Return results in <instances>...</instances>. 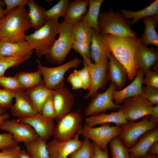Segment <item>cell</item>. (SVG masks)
I'll return each instance as SVG.
<instances>
[{
    "label": "cell",
    "instance_id": "12",
    "mask_svg": "<svg viewBox=\"0 0 158 158\" xmlns=\"http://www.w3.org/2000/svg\"><path fill=\"white\" fill-rule=\"evenodd\" d=\"M0 129L12 133L13 139L18 144L20 142L28 143L39 137L30 125L20 123L13 119L6 120Z\"/></svg>",
    "mask_w": 158,
    "mask_h": 158
},
{
    "label": "cell",
    "instance_id": "27",
    "mask_svg": "<svg viewBox=\"0 0 158 158\" xmlns=\"http://www.w3.org/2000/svg\"><path fill=\"white\" fill-rule=\"evenodd\" d=\"M89 0H76L69 1L66 12L63 16V21L74 24L81 19L87 11Z\"/></svg>",
    "mask_w": 158,
    "mask_h": 158
},
{
    "label": "cell",
    "instance_id": "36",
    "mask_svg": "<svg viewBox=\"0 0 158 158\" xmlns=\"http://www.w3.org/2000/svg\"><path fill=\"white\" fill-rule=\"evenodd\" d=\"M30 57V56L16 57H0V76L4 75L5 71L8 68L19 66Z\"/></svg>",
    "mask_w": 158,
    "mask_h": 158
},
{
    "label": "cell",
    "instance_id": "37",
    "mask_svg": "<svg viewBox=\"0 0 158 158\" xmlns=\"http://www.w3.org/2000/svg\"><path fill=\"white\" fill-rule=\"evenodd\" d=\"M94 153V147L89 139L85 138L80 147L70 154L69 158H92Z\"/></svg>",
    "mask_w": 158,
    "mask_h": 158
},
{
    "label": "cell",
    "instance_id": "4",
    "mask_svg": "<svg viewBox=\"0 0 158 158\" xmlns=\"http://www.w3.org/2000/svg\"><path fill=\"white\" fill-rule=\"evenodd\" d=\"M99 33L121 37H136L131 28V25L120 13L114 12L111 8L106 12L100 13L98 18Z\"/></svg>",
    "mask_w": 158,
    "mask_h": 158
},
{
    "label": "cell",
    "instance_id": "30",
    "mask_svg": "<svg viewBox=\"0 0 158 158\" xmlns=\"http://www.w3.org/2000/svg\"><path fill=\"white\" fill-rule=\"evenodd\" d=\"M47 142L39 137L36 140L24 144L31 158H49Z\"/></svg>",
    "mask_w": 158,
    "mask_h": 158
},
{
    "label": "cell",
    "instance_id": "56",
    "mask_svg": "<svg viewBox=\"0 0 158 158\" xmlns=\"http://www.w3.org/2000/svg\"><path fill=\"white\" fill-rule=\"evenodd\" d=\"M4 112L0 109V116H1L4 114Z\"/></svg>",
    "mask_w": 158,
    "mask_h": 158
},
{
    "label": "cell",
    "instance_id": "53",
    "mask_svg": "<svg viewBox=\"0 0 158 158\" xmlns=\"http://www.w3.org/2000/svg\"><path fill=\"white\" fill-rule=\"evenodd\" d=\"M19 157V158H31L27 152L21 149L20 150Z\"/></svg>",
    "mask_w": 158,
    "mask_h": 158
},
{
    "label": "cell",
    "instance_id": "47",
    "mask_svg": "<svg viewBox=\"0 0 158 158\" xmlns=\"http://www.w3.org/2000/svg\"><path fill=\"white\" fill-rule=\"evenodd\" d=\"M20 147L17 145L14 147L3 149L0 152V158H19Z\"/></svg>",
    "mask_w": 158,
    "mask_h": 158
},
{
    "label": "cell",
    "instance_id": "2",
    "mask_svg": "<svg viewBox=\"0 0 158 158\" xmlns=\"http://www.w3.org/2000/svg\"><path fill=\"white\" fill-rule=\"evenodd\" d=\"M25 5L11 10L0 24L1 40L15 42L25 40V32L32 27Z\"/></svg>",
    "mask_w": 158,
    "mask_h": 158
},
{
    "label": "cell",
    "instance_id": "50",
    "mask_svg": "<svg viewBox=\"0 0 158 158\" xmlns=\"http://www.w3.org/2000/svg\"><path fill=\"white\" fill-rule=\"evenodd\" d=\"M149 120L152 122L158 123V105L154 106L151 114L148 116Z\"/></svg>",
    "mask_w": 158,
    "mask_h": 158
},
{
    "label": "cell",
    "instance_id": "16",
    "mask_svg": "<svg viewBox=\"0 0 158 158\" xmlns=\"http://www.w3.org/2000/svg\"><path fill=\"white\" fill-rule=\"evenodd\" d=\"M58 121L70 112L74 105L75 97L69 89L64 87L54 90L52 94Z\"/></svg>",
    "mask_w": 158,
    "mask_h": 158
},
{
    "label": "cell",
    "instance_id": "43",
    "mask_svg": "<svg viewBox=\"0 0 158 158\" xmlns=\"http://www.w3.org/2000/svg\"><path fill=\"white\" fill-rule=\"evenodd\" d=\"M84 67L81 70H77L78 74L83 83V89L89 90L91 85V78L88 65L83 61Z\"/></svg>",
    "mask_w": 158,
    "mask_h": 158
},
{
    "label": "cell",
    "instance_id": "29",
    "mask_svg": "<svg viewBox=\"0 0 158 158\" xmlns=\"http://www.w3.org/2000/svg\"><path fill=\"white\" fill-rule=\"evenodd\" d=\"M26 5L29 8L28 16L32 27L35 31L37 30L46 23L44 17L45 8L40 6L33 0H28Z\"/></svg>",
    "mask_w": 158,
    "mask_h": 158
},
{
    "label": "cell",
    "instance_id": "18",
    "mask_svg": "<svg viewBox=\"0 0 158 158\" xmlns=\"http://www.w3.org/2000/svg\"><path fill=\"white\" fill-rule=\"evenodd\" d=\"M90 48L94 63H97L102 60H109L111 52L105 35L94 30Z\"/></svg>",
    "mask_w": 158,
    "mask_h": 158
},
{
    "label": "cell",
    "instance_id": "23",
    "mask_svg": "<svg viewBox=\"0 0 158 158\" xmlns=\"http://www.w3.org/2000/svg\"><path fill=\"white\" fill-rule=\"evenodd\" d=\"M158 141V128L156 127L143 134L137 143L129 149L130 154L138 157L145 156L151 146Z\"/></svg>",
    "mask_w": 158,
    "mask_h": 158
},
{
    "label": "cell",
    "instance_id": "54",
    "mask_svg": "<svg viewBox=\"0 0 158 158\" xmlns=\"http://www.w3.org/2000/svg\"><path fill=\"white\" fill-rule=\"evenodd\" d=\"M5 4V2L3 1H0V18L1 20L4 19L5 16L4 14V10L2 8V6H4Z\"/></svg>",
    "mask_w": 158,
    "mask_h": 158
},
{
    "label": "cell",
    "instance_id": "1",
    "mask_svg": "<svg viewBox=\"0 0 158 158\" xmlns=\"http://www.w3.org/2000/svg\"><path fill=\"white\" fill-rule=\"evenodd\" d=\"M105 35L111 53L126 69L128 79L133 80L138 70L134 55L137 47L141 43L140 38L136 37Z\"/></svg>",
    "mask_w": 158,
    "mask_h": 158
},
{
    "label": "cell",
    "instance_id": "10",
    "mask_svg": "<svg viewBox=\"0 0 158 158\" xmlns=\"http://www.w3.org/2000/svg\"><path fill=\"white\" fill-rule=\"evenodd\" d=\"M120 109L128 121H135L148 116L152 112L153 105L142 95H139L125 99Z\"/></svg>",
    "mask_w": 158,
    "mask_h": 158
},
{
    "label": "cell",
    "instance_id": "25",
    "mask_svg": "<svg viewBox=\"0 0 158 158\" xmlns=\"http://www.w3.org/2000/svg\"><path fill=\"white\" fill-rule=\"evenodd\" d=\"M54 90L47 88L43 82L31 89L25 90L26 96L39 113L41 114V107L46 99L51 95Z\"/></svg>",
    "mask_w": 158,
    "mask_h": 158
},
{
    "label": "cell",
    "instance_id": "40",
    "mask_svg": "<svg viewBox=\"0 0 158 158\" xmlns=\"http://www.w3.org/2000/svg\"><path fill=\"white\" fill-rule=\"evenodd\" d=\"M0 87L13 91L24 90L14 76L6 77L4 75L0 76Z\"/></svg>",
    "mask_w": 158,
    "mask_h": 158
},
{
    "label": "cell",
    "instance_id": "59",
    "mask_svg": "<svg viewBox=\"0 0 158 158\" xmlns=\"http://www.w3.org/2000/svg\"><path fill=\"white\" fill-rule=\"evenodd\" d=\"M1 40V37H0V42Z\"/></svg>",
    "mask_w": 158,
    "mask_h": 158
},
{
    "label": "cell",
    "instance_id": "46",
    "mask_svg": "<svg viewBox=\"0 0 158 158\" xmlns=\"http://www.w3.org/2000/svg\"><path fill=\"white\" fill-rule=\"evenodd\" d=\"M67 80L71 83L73 90H76L83 88V82L78 73L77 70H74L72 73L69 75Z\"/></svg>",
    "mask_w": 158,
    "mask_h": 158
},
{
    "label": "cell",
    "instance_id": "22",
    "mask_svg": "<svg viewBox=\"0 0 158 158\" xmlns=\"http://www.w3.org/2000/svg\"><path fill=\"white\" fill-rule=\"evenodd\" d=\"M24 90L22 89L14 91L16 102L10 109L12 115L14 116H30L38 113L26 96Z\"/></svg>",
    "mask_w": 158,
    "mask_h": 158
},
{
    "label": "cell",
    "instance_id": "9",
    "mask_svg": "<svg viewBox=\"0 0 158 158\" xmlns=\"http://www.w3.org/2000/svg\"><path fill=\"white\" fill-rule=\"evenodd\" d=\"M157 126L158 124L150 121L147 116L139 121H128L121 125V131L118 136L124 145L129 149L143 134Z\"/></svg>",
    "mask_w": 158,
    "mask_h": 158
},
{
    "label": "cell",
    "instance_id": "7",
    "mask_svg": "<svg viewBox=\"0 0 158 158\" xmlns=\"http://www.w3.org/2000/svg\"><path fill=\"white\" fill-rule=\"evenodd\" d=\"M83 127L80 111L70 112L57 121L54 130V139L60 141L72 139L81 132Z\"/></svg>",
    "mask_w": 158,
    "mask_h": 158
},
{
    "label": "cell",
    "instance_id": "14",
    "mask_svg": "<svg viewBox=\"0 0 158 158\" xmlns=\"http://www.w3.org/2000/svg\"><path fill=\"white\" fill-rule=\"evenodd\" d=\"M17 120L20 123L30 125L39 137L44 140L47 141L53 136L55 126L54 120L46 117L41 114L18 118Z\"/></svg>",
    "mask_w": 158,
    "mask_h": 158
},
{
    "label": "cell",
    "instance_id": "28",
    "mask_svg": "<svg viewBox=\"0 0 158 158\" xmlns=\"http://www.w3.org/2000/svg\"><path fill=\"white\" fill-rule=\"evenodd\" d=\"M121 14L127 19L132 18L131 25L137 23L140 19L145 17L158 15V0H156L144 9L138 11H131L126 9L120 11Z\"/></svg>",
    "mask_w": 158,
    "mask_h": 158
},
{
    "label": "cell",
    "instance_id": "35",
    "mask_svg": "<svg viewBox=\"0 0 158 158\" xmlns=\"http://www.w3.org/2000/svg\"><path fill=\"white\" fill-rule=\"evenodd\" d=\"M69 1V0H60L50 9L45 11L44 14L45 21L58 20L59 17H63L66 12Z\"/></svg>",
    "mask_w": 158,
    "mask_h": 158
},
{
    "label": "cell",
    "instance_id": "21",
    "mask_svg": "<svg viewBox=\"0 0 158 158\" xmlns=\"http://www.w3.org/2000/svg\"><path fill=\"white\" fill-rule=\"evenodd\" d=\"M108 67V80L115 84L119 90L122 88L128 78L127 70L111 52L109 55Z\"/></svg>",
    "mask_w": 158,
    "mask_h": 158
},
{
    "label": "cell",
    "instance_id": "19",
    "mask_svg": "<svg viewBox=\"0 0 158 158\" xmlns=\"http://www.w3.org/2000/svg\"><path fill=\"white\" fill-rule=\"evenodd\" d=\"M33 49L25 40L12 42L1 40L0 57H20L31 55Z\"/></svg>",
    "mask_w": 158,
    "mask_h": 158
},
{
    "label": "cell",
    "instance_id": "44",
    "mask_svg": "<svg viewBox=\"0 0 158 158\" xmlns=\"http://www.w3.org/2000/svg\"><path fill=\"white\" fill-rule=\"evenodd\" d=\"M145 75L142 79V84L158 88V71L150 70Z\"/></svg>",
    "mask_w": 158,
    "mask_h": 158
},
{
    "label": "cell",
    "instance_id": "42",
    "mask_svg": "<svg viewBox=\"0 0 158 158\" xmlns=\"http://www.w3.org/2000/svg\"><path fill=\"white\" fill-rule=\"evenodd\" d=\"M143 96L151 104L158 105V88L149 86L142 88Z\"/></svg>",
    "mask_w": 158,
    "mask_h": 158
},
{
    "label": "cell",
    "instance_id": "3",
    "mask_svg": "<svg viewBox=\"0 0 158 158\" xmlns=\"http://www.w3.org/2000/svg\"><path fill=\"white\" fill-rule=\"evenodd\" d=\"M59 36L52 48L44 55L50 63L60 64L64 61L75 40L74 25L63 21L59 23Z\"/></svg>",
    "mask_w": 158,
    "mask_h": 158
},
{
    "label": "cell",
    "instance_id": "45",
    "mask_svg": "<svg viewBox=\"0 0 158 158\" xmlns=\"http://www.w3.org/2000/svg\"><path fill=\"white\" fill-rule=\"evenodd\" d=\"M18 145L10 133L0 134V150L12 147Z\"/></svg>",
    "mask_w": 158,
    "mask_h": 158
},
{
    "label": "cell",
    "instance_id": "13",
    "mask_svg": "<svg viewBox=\"0 0 158 158\" xmlns=\"http://www.w3.org/2000/svg\"><path fill=\"white\" fill-rule=\"evenodd\" d=\"M109 60H102L98 63H92L88 65L91 78V85L85 99L93 97L100 89L106 87Z\"/></svg>",
    "mask_w": 158,
    "mask_h": 158
},
{
    "label": "cell",
    "instance_id": "31",
    "mask_svg": "<svg viewBox=\"0 0 158 158\" xmlns=\"http://www.w3.org/2000/svg\"><path fill=\"white\" fill-rule=\"evenodd\" d=\"M104 0H89V8L86 14L81 18L95 30L99 33L98 18L101 6Z\"/></svg>",
    "mask_w": 158,
    "mask_h": 158
},
{
    "label": "cell",
    "instance_id": "15",
    "mask_svg": "<svg viewBox=\"0 0 158 158\" xmlns=\"http://www.w3.org/2000/svg\"><path fill=\"white\" fill-rule=\"evenodd\" d=\"M81 132L73 138L66 141H60L54 139L47 144V149L51 158H67L70 154L78 149L83 141L79 137Z\"/></svg>",
    "mask_w": 158,
    "mask_h": 158
},
{
    "label": "cell",
    "instance_id": "6",
    "mask_svg": "<svg viewBox=\"0 0 158 158\" xmlns=\"http://www.w3.org/2000/svg\"><path fill=\"white\" fill-rule=\"evenodd\" d=\"M38 71L43 77L45 86L49 89L54 90L64 87V75L71 68L78 67L81 61L76 57L68 62L61 66L54 67H45L41 63L40 60L36 59Z\"/></svg>",
    "mask_w": 158,
    "mask_h": 158
},
{
    "label": "cell",
    "instance_id": "49",
    "mask_svg": "<svg viewBox=\"0 0 158 158\" xmlns=\"http://www.w3.org/2000/svg\"><path fill=\"white\" fill-rule=\"evenodd\" d=\"M94 147V153L92 158H109L108 150L103 151L97 147L95 143H92Z\"/></svg>",
    "mask_w": 158,
    "mask_h": 158
},
{
    "label": "cell",
    "instance_id": "57",
    "mask_svg": "<svg viewBox=\"0 0 158 158\" xmlns=\"http://www.w3.org/2000/svg\"><path fill=\"white\" fill-rule=\"evenodd\" d=\"M130 158H137V157H135L131 154H130Z\"/></svg>",
    "mask_w": 158,
    "mask_h": 158
},
{
    "label": "cell",
    "instance_id": "60",
    "mask_svg": "<svg viewBox=\"0 0 158 158\" xmlns=\"http://www.w3.org/2000/svg\"><path fill=\"white\" fill-rule=\"evenodd\" d=\"M49 158H51L50 157Z\"/></svg>",
    "mask_w": 158,
    "mask_h": 158
},
{
    "label": "cell",
    "instance_id": "38",
    "mask_svg": "<svg viewBox=\"0 0 158 158\" xmlns=\"http://www.w3.org/2000/svg\"><path fill=\"white\" fill-rule=\"evenodd\" d=\"M90 45L74 40L72 47L74 51L79 53L82 56L83 61L88 65L92 63V60Z\"/></svg>",
    "mask_w": 158,
    "mask_h": 158
},
{
    "label": "cell",
    "instance_id": "26",
    "mask_svg": "<svg viewBox=\"0 0 158 158\" xmlns=\"http://www.w3.org/2000/svg\"><path fill=\"white\" fill-rule=\"evenodd\" d=\"M142 19L145 29L140 38L141 43L145 46L152 44L158 47V35L155 29L158 23V15L145 17Z\"/></svg>",
    "mask_w": 158,
    "mask_h": 158
},
{
    "label": "cell",
    "instance_id": "20",
    "mask_svg": "<svg viewBox=\"0 0 158 158\" xmlns=\"http://www.w3.org/2000/svg\"><path fill=\"white\" fill-rule=\"evenodd\" d=\"M144 75L142 71L138 70L135 79L130 84L121 90L114 91L112 97L116 104L119 105L129 97L139 95H143L142 81Z\"/></svg>",
    "mask_w": 158,
    "mask_h": 158
},
{
    "label": "cell",
    "instance_id": "39",
    "mask_svg": "<svg viewBox=\"0 0 158 158\" xmlns=\"http://www.w3.org/2000/svg\"><path fill=\"white\" fill-rule=\"evenodd\" d=\"M14 91L5 89H0V109L5 112L13 106V99L14 97Z\"/></svg>",
    "mask_w": 158,
    "mask_h": 158
},
{
    "label": "cell",
    "instance_id": "8",
    "mask_svg": "<svg viewBox=\"0 0 158 158\" xmlns=\"http://www.w3.org/2000/svg\"><path fill=\"white\" fill-rule=\"evenodd\" d=\"M121 131V126H111L109 123L95 128L84 124L80 134L85 138L92 140L100 149L106 151L108 150L107 145L110 141L118 135Z\"/></svg>",
    "mask_w": 158,
    "mask_h": 158
},
{
    "label": "cell",
    "instance_id": "5",
    "mask_svg": "<svg viewBox=\"0 0 158 158\" xmlns=\"http://www.w3.org/2000/svg\"><path fill=\"white\" fill-rule=\"evenodd\" d=\"M59 24L58 20L47 21L39 30L25 35V40L35 50L37 56L44 55L53 47L59 33Z\"/></svg>",
    "mask_w": 158,
    "mask_h": 158
},
{
    "label": "cell",
    "instance_id": "58",
    "mask_svg": "<svg viewBox=\"0 0 158 158\" xmlns=\"http://www.w3.org/2000/svg\"><path fill=\"white\" fill-rule=\"evenodd\" d=\"M1 20V18H0V24Z\"/></svg>",
    "mask_w": 158,
    "mask_h": 158
},
{
    "label": "cell",
    "instance_id": "24",
    "mask_svg": "<svg viewBox=\"0 0 158 158\" xmlns=\"http://www.w3.org/2000/svg\"><path fill=\"white\" fill-rule=\"evenodd\" d=\"M86 125L93 127L97 125L112 123L116 125L121 126L128 122L123 111L118 109V111L109 114L101 113L99 114L89 116L85 119Z\"/></svg>",
    "mask_w": 158,
    "mask_h": 158
},
{
    "label": "cell",
    "instance_id": "17",
    "mask_svg": "<svg viewBox=\"0 0 158 158\" xmlns=\"http://www.w3.org/2000/svg\"><path fill=\"white\" fill-rule=\"evenodd\" d=\"M134 59L138 70L145 75L157 62L158 49L149 48L141 43L136 49Z\"/></svg>",
    "mask_w": 158,
    "mask_h": 158
},
{
    "label": "cell",
    "instance_id": "52",
    "mask_svg": "<svg viewBox=\"0 0 158 158\" xmlns=\"http://www.w3.org/2000/svg\"><path fill=\"white\" fill-rule=\"evenodd\" d=\"M9 115L7 113H4L3 114L0 116V128L2 125L4 121L8 118Z\"/></svg>",
    "mask_w": 158,
    "mask_h": 158
},
{
    "label": "cell",
    "instance_id": "11",
    "mask_svg": "<svg viewBox=\"0 0 158 158\" xmlns=\"http://www.w3.org/2000/svg\"><path fill=\"white\" fill-rule=\"evenodd\" d=\"M116 85L111 83L104 92H97L93 97L88 105L86 108L85 114L86 116L96 115L109 110H115L120 109L121 105L114 103L112 97Z\"/></svg>",
    "mask_w": 158,
    "mask_h": 158
},
{
    "label": "cell",
    "instance_id": "32",
    "mask_svg": "<svg viewBox=\"0 0 158 158\" xmlns=\"http://www.w3.org/2000/svg\"><path fill=\"white\" fill-rule=\"evenodd\" d=\"M13 76L24 90L34 87L43 82L41 75L38 71L32 73L19 72Z\"/></svg>",
    "mask_w": 158,
    "mask_h": 158
},
{
    "label": "cell",
    "instance_id": "48",
    "mask_svg": "<svg viewBox=\"0 0 158 158\" xmlns=\"http://www.w3.org/2000/svg\"><path fill=\"white\" fill-rule=\"evenodd\" d=\"M28 0H5L4 1L6 6V8L4 10L6 15L13 8L23 5H25Z\"/></svg>",
    "mask_w": 158,
    "mask_h": 158
},
{
    "label": "cell",
    "instance_id": "55",
    "mask_svg": "<svg viewBox=\"0 0 158 158\" xmlns=\"http://www.w3.org/2000/svg\"><path fill=\"white\" fill-rule=\"evenodd\" d=\"M137 158H158V155L152 154L147 152L145 156Z\"/></svg>",
    "mask_w": 158,
    "mask_h": 158
},
{
    "label": "cell",
    "instance_id": "41",
    "mask_svg": "<svg viewBox=\"0 0 158 158\" xmlns=\"http://www.w3.org/2000/svg\"><path fill=\"white\" fill-rule=\"evenodd\" d=\"M41 114L47 118L55 119L56 112L51 95L49 96L43 103L41 107Z\"/></svg>",
    "mask_w": 158,
    "mask_h": 158
},
{
    "label": "cell",
    "instance_id": "34",
    "mask_svg": "<svg viewBox=\"0 0 158 158\" xmlns=\"http://www.w3.org/2000/svg\"><path fill=\"white\" fill-rule=\"evenodd\" d=\"M111 158H130L129 149L124 145L118 135L109 142Z\"/></svg>",
    "mask_w": 158,
    "mask_h": 158
},
{
    "label": "cell",
    "instance_id": "51",
    "mask_svg": "<svg viewBox=\"0 0 158 158\" xmlns=\"http://www.w3.org/2000/svg\"><path fill=\"white\" fill-rule=\"evenodd\" d=\"M147 152L152 154L158 155V141L154 142L151 146Z\"/></svg>",
    "mask_w": 158,
    "mask_h": 158
},
{
    "label": "cell",
    "instance_id": "33",
    "mask_svg": "<svg viewBox=\"0 0 158 158\" xmlns=\"http://www.w3.org/2000/svg\"><path fill=\"white\" fill-rule=\"evenodd\" d=\"M75 40L90 44L94 29L87 23L80 19L74 24Z\"/></svg>",
    "mask_w": 158,
    "mask_h": 158
}]
</instances>
